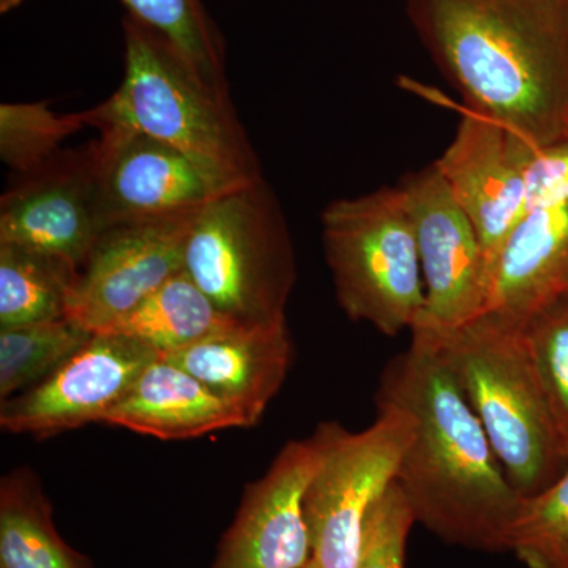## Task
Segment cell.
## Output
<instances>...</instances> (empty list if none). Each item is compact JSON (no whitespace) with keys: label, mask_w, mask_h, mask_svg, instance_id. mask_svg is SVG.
<instances>
[{"label":"cell","mask_w":568,"mask_h":568,"mask_svg":"<svg viewBox=\"0 0 568 568\" xmlns=\"http://www.w3.org/2000/svg\"><path fill=\"white\" fill-rule=\"evenodd\" d=\"M183 268L233 323L286 320L297 268L282 207L264 179L220 193L197 212Z\"/></svg>","instance_id":"5"},{"label":"cell","mask_w":568,"mask_h":568,"mask_svg":"<svg viewBox=\"0 0 568 568\" xmlns=\"http://www.w3.org/2000/svg\"><path fill=\"white\" fill-rule=\"evenodd\" d=\"M398 189L416 233L425 283V310L414 327L443 331L484 315L487 257L446 179L432 164L406 178Z\"/></svg>","instance_id":"8"},{"label":"cell","mask_w":568,"mask_h":568,"mask_svg":"<svg viewBox=\"0 0 568 568\" xmlns=\"http://www.w3.org/2000/svg\"><path fill=\"white\" fill-rule=\"evenodd\" d=\"M103 424L162 440L193 439L220 429L254 426L244 410L162 357L141 373Z\"/></svg>","instance_id":"17"},{"label":"cell","mask_w":568,"mask_h":568,"mask_svg":"<svg viewBox=\"0 0 568 568\" xmlns=\"http://www.w3.org/2000/svg\"><path fill=\"white\" fill-rule=\"evenodd\" d=\"M568 294V201L519 220L488 267L485 312L523 327Z\"/></svg>","instance_id":"16"},{"label":"cell","mask_w":568,"mask_h":568,"mask_svg":"<svg viewBox=\"0 0 568 568\" xmlns=\"http://www.w3.org/2000/svg\"><path fill=\"white\" fill-rule=\"evenodd\" d=\"M103 231L95 141L62 149L17 175L0 201V244L58 257L78 271Z\"/></svg>","instance_id":"9"},{"label":"cell","mask_w":568,"mask_h":568,"mask_svg":"<svg viewBox=\"0 0 568 568\" xmlns=\"http://www.w3.org/2000/svg\"><path fill=\"white\" fill-rule=\"evenodd\" d=\"M0 568H92L52 521V507L29 467L0 481Z\"/></svg>","instance_id":"18"},{"label":"cell","mask_w":568,"mask_h":568,"mask_svg":"<svg viewBox=\"0 0 568 568\" xmlns=\"http://www.w3.org/2000/svg\"><path fill=\"white\" fill-rule=\"evenodd\" d=\"M196 215L103 231L78 272L67 320L97 334L140 305L183 268V246Z\"/></svg>","instance_id":"13"},{"label":"cell","mask_w":568,"mask_h":568,"mask_svg":"<svg viewBox=\"0 0 568 568\" xmlns=\"http://www.w3.org/2000/svg\"><path fill=\"white\" fill-rule=\"evenodd\" d=\"M521 332L549 409L568 447V294L538 310Z\"/></svg>","instance_id":"25"},{"label":"cell","mask_w":568,"mask_h":568,"mask_svg":"<svg viewBox=\"0 0 568 568\" xmlns=\"http://www.w3.org/2000/svg\"><path fill=\"white\" fill-rule=\"evenodd\" d=\"M417 519L399 485H390L369 511L357 568H405L406 541Z\"/></svg>","instance_id":"26"},{"label":"cell","mask_w":568,"mask_h":568,"mask_svg":"<svg viewBox=\"0 0 568 568\" xmlns=\"http://www.w3.org/2000/svg\"><path fill=\"white\" fill-rule=\"evenodd\" d=\"M568 201V138L548 145H534L526 166L528 212Z\"/></svg>","instance_id":"27"},{"label":"cell","mask_w":568,"mask_h":568,"mask_svg":"<svg viewBox=\"0 0 568 568\" xmlns=\"http://www.w3.org/2000/svg\"><path fill=\"white\" fill-rule=\"evenodd\" d=\"M293 355V339L284 320L271 324H230L193 345L159 357L181 366L244 410L256 425L282 388Z\"/></svg>","instance_id":"15"},{"label":"cell","mask_w":568,"mask_h":568,"mask_svg":"<svg viewBox=\"0 0 568 568\" xmlns=\"http://www.w3.org/2000/svg\"><path fill=\"white\" fill-rule=\"evenodd\" d=\"M507 548L530 568H568V466L544 491L523 497Z\"/></svg>","instance_id":"24"},{"label":"cell","mask_w":568,"mask_h":568,"mask_svg":"<svg viewBox=\"0 0 568 568\" xmlns=\"http://www.w3.org/2000/svg\"><path fill=\"white\" fill-rule=\"evenodd\" d=\"M416 328L435 339L519 495H537L558 480L568 466V447L521 327L485 312L459 327Z\"/></svg>","instance_id":"4"},{"label":"cell","mask_w":568,"mask_h":568,"mask_svg":"<svg viewBox=\"0 0 568 568\" xmlns=\"http://www.w3.org/2000/svg\"><path fill=\"white\" fill-rule=\"evenodd\" d=\"M84 126H91L88 111L58 114L44 102L0 104V159L14 174L29 173Z\"/></svg>","instance_id":"23"},{"label":"cell","mask_w":568,"mask_h":568,"mask_svg":"<svg viewBox=\"0 0 568 568\" xmlns=\"http://www.w3.org/2000/svg\"><path fill=\"white\" fill-rule=\"evenodd\" d=\"M67 317L0 327V398L21 394L54 373L91 338Z\"/></svg>","instance_id":"22"},{"label":"cell","mask_w":568,"mask_h":568,"mask_svg":"<svg viewBox=\"0 0 568 568\" xmlns=\"http://www.w3.org/2000/svg\"><path fill=\"white\" fill-rule=\"evenodd\" d=\"M100 209L115 224L196 215L224 193L211 175L171 145L125 126L99 129Z\"/></svg>","instance_id":"12"},{"label":"cell","mask_w":568,"mask_h":568,"mask_svg":"<svg viewBox=\"0 0 568 568\" xmlns=\"http://www.w3.org/2000/svg\"><path fill=\"white\" fill-rule=\"evenodd\" d=\"M22 2H24V0H0V11H2V13H9V11L21 6Z\"/></svg>","instance_id":"28"},{"label":"cell","mask_w":568,"mask_h":568,"mask_svg":"<svg viewBox=\"0 0 568 568\" xmlns=\"http://www.w3.org/2000/svg\"><path fill=\"white\" fill-rule=\"evenodd\" d=\"M159 358L151 346L114 334H92L54 373L21 394L3 399L0 428L37 439L104 422Z\"/></svg>","instance_id":"10"},{"label":"cell","mask_w":568,"mask_h":568,"mask_svg":"<svg viewBox=\"0 0 568 568\" xmlns=\"http://www.w3.org/2000/svg\"><path fill=\"white\" fill-rule=\"evenodd\" d=\"M335 424L291 440L267 473L245 489L212 568H306L312 544L304 515L310 481L323 465Z\"/></svg>","instance_id":"11"},{"label":"cell","mask_w":568,"mask_h":568,"mask_svg":"<svg viewBox=\"0 0 568 568\" xmlns=\"http://www.w3.org/2000/svg\"><path fill=\"white\" fill-rule=\"evenodd\" d=\"M230 324L233 321L223 316L185 268H181L140 305L108 325L102 334L129 336L151 346L159 355H166Z\"/></svg>","instance_id":"19"},{"label":"cell","mask_w":568,"mask_h":568,"mask_svg":"<svg viewBox=\"0 0 568 568\" xmlns=\"http://www.w3.org/2000/svg\"><path fill=\"white\" fill-rule=\"evenodd\" d=\"M375 424L361 433L335 424L323 465L310 481L304 515L312 555L306 568H357L365 523L396 480L416 432L399 407L377 405Z\"/></svg>","instance_id":"7"},{"label":"cell","mask_w":568,"mask_h":568,"mask_svg":"<svg viewBox=\"0 0 568 568\" xmlns=\"http://www.w3.org/2000/svg\"><path fill=\"white\" fill-rule=\"evenodd\" d=\"M130 18L156 36L215 91L226 92L222 37L201 0H122Z\"/></svg>","instance_id":"21"},{"label":"cell","mask_w":568,"mask_h":568,"mask_svg":"<svg viewBox=\"0 0 568 568\" xmlns=\"http://www.w3.org/2000/svg\"><path fill=\"white\" fill-rule=\"evenodd\" d=\"M532 149L507 126L465 108L454 141L435 163L476 227L488 267L528 213L526 166Z\"/></svg>","instance_id":"14"},{"label":"cell","mask_w":568,"mask_h":568,"mask_svg":"<svg viewBox=\"0 0 568 568\" xmlns=\"http://www.w3.org/2000/svg\"><path fill=\"white\" fill-rule=\"evenodd\" d=\"M123 36L121 88L88 111L91 126H125L171 145L224 192L263 179L230 93L201 80L162 37L133 18L123 21Z\"/></svg>","instance_id":"3"},{"label":"cell","mask_w":568,"mask_h":568,"mask_svg":"<svg viewBox=\"0 0 568 568\" xmlns=\"http://www.w3.org/2000/svg\"><path fill=\"white\" fill-rule=\"evenodd\" d=\"M437 67L534 145L568 138V0H407Z\"/></svg>","instance_id":"2"},{"label":"cell","mask_w":568,"mask_h":568,"mask_svg":"<svg viewBox=\"0 0 568 568\" xmlns=\"http://www.w3.org/2000/svg\"><path fill=\"white\" fill-rule=\"evenodd\" d=\"M413 343L387 365L377 405L406 410L416 432L396 474L417 523L447 544L508 551L507 532L523 497L508 480L484 425L435 339Z\"/></svg>","instance_id":"1"},{"label":"cell","mask_w":568,"mask_h":568,"mask_svg":"<svg viewBox=\"0 0 568 568\" xmlns=\"http://www.w3.org/2000/svg\"><path fill=\"white\" fill-rule=\"evenodd\" d=\"M78 272L58 257L0 244V327L65 317Z\"/></svg>","instance_id":"20"},{"label":"cell","mask_w":568,"mask_h":568,"mask_svg":"<svg viewBox=\"0 0 568 568\" xmlns=\"http://www.w3.org/2000/svg\"><path fill=\"white\" fill-rule=\"evenodd\" d=\"M321 220L325 260L346 315L386 335L410 331L426 295L416 233L398 186L334 201Z\"/></svg>","instance_id":"6"}]
</instances>
